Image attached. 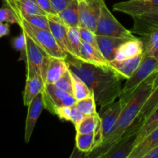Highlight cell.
<instances>
[{"label":"cell","mask_w":158,"mask_h":158,"mask_svg":"<svg viewBox=\"0 0 158 158\" xmlns=\"http://www.w3.org/2000/svg\"><path fill=\"white\" fill-rule=\"evenodd\" d=\"M158 86V70L153 74V89Z\"/></svg>","instance_id":"cell-43"},{"label":"cell","mask_w":158,"mask_h":158,"mask_svg":"<svg viewBox=\"0 0 158 158\" xmlns=\"http://www.w3.org/2000/svg\"><path fill=\"white\" fill-rule=\"evenodd\" d=\"M143 158H158V146L155 147L151 151H149Z\"/></svg>","instance_id":"cell-42"},{"label":"cell","mask_w":158,"mask_h":158,"mask_svg":"<svg viewBox=\"0 0 158 158\" xmlns=\"http://www.w3.org/2000/svg\"><path fill=\"white\" fill-rule=\"evenodd\" d=\"M10 32L9 24L6 23H0V38L8 35Z\"/></svg>","instance_id":"cell-41"},{"label":"cell","mask_w":158,"mask_h":158,"mask_svg":"<svg viewBox=\"0 0 158 158\" xmlns=\"http://www.w3.org/2000/svg\"><path fill=\"white\" fill-rule=\"evenodd\" d=\"M71 78H72L73 96L76 100H80L94 95L93 91L90 89L86 83L73 72H71Z\"/></svg>","instance_id":"cell-29"},{"label":"cell","mask_w":158,"mask_h":158,"mask_svg":"<svg viewBox=\"0 0 158 158\" xmlns=\"http://www.w3.org/2000/svg\"><path fill=\"white\" fill-rule=\"evenodd\" d=\"M136 134H130L110 148L102 158H128L134 147Z\"/></svg>","instance_id":"cell-19"},{"label":"cell","mask_w":158,"mask_h":158,"mask_svg":"<svg viewBox=\"0 0 158 158\" xmlns=\"http://www.w3.org/2000/svg\"><path fill=\"white\" fill-rule=\"evenodd\" d=\"M65 60L70 70L80 77L93 91L96 104L102 107L119 99L123 80L111 68L94 66L69 56H67Z\"/></svg>","instance_id":"cell-1"},{"label":"cell","mask_w":158,"mask_h":158,"mask_svg":"<svg viewBox=\"0 0 158 158\" xmlns=\"http://www.w3.org/2000/svg\"><path fill=\"white\" fill-rule=\"evenodd\" d=\"M18 1V0H4V2H16Z\"/></svg>","instance_id":"cell-44"},{"label":"cell","mask_w":158,"mask_h":158,"mask_svg":"<svg viewBox=\"0 0 158 158\" xmlns=\"http://www.w3.org/2000/svg\"><path fill=\"white\" fill-rule=\"evenodd\" d=\"M133 26L131 32L140 36L158 29V10L131 16Z\"/></svg>","instance_id":"cell-11"},{"label":"cell","mask_w":158,"mask_h":158,"mask_svg":"<svg viewBox=\"0 0 158 158\" xmlns=\"http://www.w3.org/2000/svg\"><path fill=\"white\" fill-rule=\"evenodd\" d=\"M143 53L141 55L135 56L133 58L128 59L123 61H112L109 62V67L119 76L122 80H127L131 77L132 74L134 73L139 66L140 63L143 59Z\"/></svg>","instance_id":"cell-15"},{"label":"cell","mask_w":158,"mask_h":158,"mask_svg":"<svg viewBox=\"0 0 158 158\" xmlns=\"http://www.w3.org/2000/svg\"><path fill=\"white\" fill-rule=\"evenodd\" d=\"M79 11V27L85 28L95 33L102 5L105 0H77Z\"/></svg>","instance_id":"cell-9"},{"label":"cell","mask_w":158,"mask_h":158,"mask_svg":"<svg viewBox=\"0 0 158 158\" xmlns=\"http://www.w3.org/2000/svg\"><path fill=\"white\" fill-rule=\"evenodd\" d=\"M53 9L56 13L61 12L71 4L74 0H50Z\"/></svg>","instance_id":"cell-39"},{"label":"cell","mask_w":158,"mask_h":158,"mask_svg":"<svg viewBox=\"0 0 158 158\" xmlns=\"http://www.w3.org/2000/svg\"><path fill=\"white\" fill-rule=\"evenodd\" d=\"M44 109L43 97L40 93L37 96L28 106L27 116L26 120V127H25V142L29 143L31 138L33 132L34 131L37 122L41 114L42 111Z\"/></svg>","instance_id":"cell-12"},{"label":"cell","mask_w":158,"mask_h":158,"mask_svg":"<svg viewBox=\"0 0 158 158\" xmlns=\"http://www.w3.org/2000/svg\"><path fill=\"white\" fill-rule=\"evenodd\" d=\"M153 89V75H152L136 89L133 97L122 108L112 132L88 155L89 157L102 158V156L110 148H112L114 145L122 140L125 131L129 128V127L137 118L143 105L150 95Z\"/></svg>","instance_id":"cell-2"},{"label":"cell","mask_w":158,"mask_h":158,"mask_svg":"<svg viewBox=\"0 0 158 158\" xmlns=\"http://www.w3.org/2000/svg\"><path fill=\"white\" fill-rule=\"evenodd\" d=\"M156 127H158V106L141 124L136 135L134 147L142 141L151 131L156 129Z\"/></svg>","instance_id":"cell-24"},{"label":"cell","mask_w":158,"mask_h":158,"mask_svg":"<svg viewBox=\"0 0 158 158\" xmlns=\"http://www.w3.org/2000/svg\"><path fill=\"white\" fill-rule=\"evenodd\" d=\"M113 10L130 16L158 10V0H128L114 4Z\"/></svg>","instance_id":"cell-10"},{"label":"cell","mask_w":158,"mask_h":158,"mask_svg":"<svg viewBox=\"0 0 158 158\" xmlns=\"http://www.w3.org/2000/svg\"><path fill=\"white\" fill-rule=\"evenodd\" d=\"M78 29L82 42L88 43V44L94 46V47L99 49L97 40H96V34L94 32H92V31L89 30L88 29H85V28L78 27Z\"/></svg>","instance_id":"cell-35"},{"label":"cell","mask_w":158,"mask_h":158,"mask_svg":"<svg viewBox=\"0 0 158 158\" xmlns=\"http://www.w3.org/2000/svg\"><path fill=\"white\" fill-rule=\"evenodd\" d=\"M68 69L66 60L59 58H49L46 73L45 83L54 84Z\"/></svg>","instance_id":"cell-20"},{"label":"cell","mask_w":158,"mask_h":158,"mask_svg":"<svg viewBox=\"0 0 158 158\" xmlns=\"http://www.w3.org/2000/svg\"><path fill=\"white\" fill-rule=\"evenodd\" d=\"M157 70L158 60L153 57L144 55L139 66L132 74L131 77L127 79L126 82L122 86V92L119 99L122 101L123 107L141 84Z\"/></svg>","instance_id":"cell-4"},{"label":"cell","mask_w":158,"mask_h":158,"mask_svg":"<svg viewBox=\"0 0 158 158\" xmlns=\"http://www.w3.org/2000/svg\"><path fill=\"white\" fill-rule=\"evenodd\" d=\"M44 80L40 76L26 77V86L23 93V104L28 106L32 100L43 90L44 87Z\"/></svg>","instance_id":"cell-22"},{"label":"cell","mask_w":158,"mask_h":158,"mask_svg":"<svg viewBox=\"0 0 158 158\" xmlns=\"http://www.w3.org/2000/svg\"><path fill=\"white\" fill-rule=\"evenodd\" d=\"M80 55L81 61L99 67H109V63L104 58L99 49L88 43L82 42L80 49Z\"/></svg>","instance_id":"cell-18"},{"label":"cell","mask_w":158,"mask_h":158,"mask_svg":"<svg viewBox=\"0 0 158 158\" xmlns=\"http://www.w3.org/2000/svg\"><path fill=\"white\" fill-rule=\"evenodd\" d=\"M158 146V127L150 133L143 140L132 150L128 158H143L155 147Z\"/></svg>","instance_id":"cell-21"},{"label":"cell","mask_w":158,"mask_h":158,"mask_svg":"<svg viewBox=\"0 0 158 158\" xmlns=\"http://www.w3.org/2000/svg\"><path fill=\"white\" fill-rule=\"evenodd\" d=\"M96 40L99 51L104 58L109 63L115 59L116 51L119 46L127 40L118 37L96 35Z\"/></svg>","instance_id":"cell-14"},{"label":"cell","mask_w":158,"mask_h":158,"mask_svg":"<svg viewBox=\"0 0 158 158\" xmlns=\"http://www.w3.org/2000/svg\"><path fill=\"white\" fill-rule=\"evenodd\" d=\"M11 43H12V48L15 49V50L20 51V52L23 51L26 49V34L23 32H22V33H20V35L12 39Z\"/></svg>","instance_id":"cell-36"},{"label":"cell","mask_w":158,"mask_h":158,"mask_svg":"<svg viewBox=\"0 0 158 158\" xmlns=\"http://www.w3.org/2000/svg\"><path fill=\"white\" fill-rule=\"evenodd\" d=\"M76 148L81 153L88 156L94 150V134H77L75 136Z\"/></svg>","instance_id":"cell-28"},{"label":"cell","mask_w":158,"mask_h":158,"mask_svg":"<svg viewBox=\"0 0 158 158\" xmlns=\"http://www.w3.org/2000/svg\"><path fill=\"white\" fill-rule=\"evenodd\" d=\"M75 105L78 108L79 110L81 111L85 115H91L97 113L96 102L94 95L84 98L82 100H77Z\"/></svg>","instance_id":"cell-32"},{"label":"cell","mask_w":158,"mask_h":158,"mask_svg":"<svg viewBox=\"0 0 158 158\" xmlns=\"http://www.w3.org/2000/svg\"><path fill=\"white\" fill-rule=\"evenodd\" d=\"M158 106V86H156V88L153 89L152 93L150 94V95L149 96V97L147 98V100H146V102L144 103V104L143 105L142 108H141L140 111L139 113V115H138L137 118L136 120H139L141 123V124L143 123V122L150 115V114L153 113V111L156 109Z\"/></svg>","instance_id":"cell-27"},{"label":"cell","mask_w":158,"mask_h":158,"mask_svg":"<svg viewBox=\"0 0 158 158\" xmlns=\"http://www.w3.org/2000/svg\"><path fill=\"white\" fill-rule=\"evenodd\" d=\"M65 26L66 27H79L78 3L74 0L69 6L54 15H47Z\"/></svg>","instance_id":"cell-17"},{"label":"cell","mask_w":158,"mask_h":158,"mask_svg":"<svg viewBox=\"0 0 158 158\" xmlns=\"http://www.w3.org/2000/svg\"><path fill=\"white\" fill-rule=\"evenodd\" d=\"M15 15L21 17L22 19H25L30 24L37 26V27L40 28V29H45V30L50 31L49 22H48L47 15H25V14L21 13L16 9H12Z\"/></svg>","instance_id":"cell-31"},{"label":"cell","mask_w":158,"mask_h":158,"mask_svg":"<svg viewBox=\"0 0 158 158\" xmlns=\"http://www.w3.org/2000/svg\"><path fill=\"white\" fill-rule=\"evenodd\" d=\"M96 35L118 37V38L132 40L136 37L133 32L125 29L112 14L105 2L102 5L99 19L95 29Z\"/></svg>","instance_id":"cell-6"},{"label":"cell","mask_w":158,"mask_h":158,"mask_svg":"<svg viewBox=\"0 0 158 158\" xmlns=\"http://www.w3.org/2000/svg\"><path fill=\"white\" fill-rule=\"evenodd\" d=\"M41 94L44 109L54 115L56 109L59 106H73L77 102V100L74 98V96L59 89L54 84L45 83Z\"/></svg>","instance_id":"cell-8"},{"label":"cell","mask_w":158,"mask_h":158,"mask_svg":"<svg viewBox=\"0 0 158 158\" xmlns=\"http://www.w3.org/2000/svg\"><path fill=\"white\" fill-rule=\"evenodd\" d=\"M54 86L59 89L73 95L72 88V78H71V71L68 68V70L64 73V75L58 80L54 83Z\"/></svg>","instance_id":"cell-33"},{"label":"cell","mask_w":158,"mask_h":158,"mask_svg":"<svg viewBox=\"0 0 158 158\" xmlns=\"http://www.w3.org/2000/svg\"><path fill=\"white\" fill-rule=\"evenodd\" d=\"M143 53V43L141 38L136 37V39L124 41L118 48L116 56L113 60L119 62L123 61L137 56Z\"/></svg>","instance_id":"cell-13"},{"label":"cell","mask_w":158,"mask_h":158,"mask_svg":"<svg viewBox=\"0 0 158 158\" xmlns=\"http://www.w3.org/2000/svg\"><path fill=\"white\" fill-rule=\"evenodd\" d=\"M85 116V115L81 111L79 110V109L76 106V105L71 106V116L70 121L74 124V127H76L80 123V122L83 120Z\"/></svg>","instance_id":"cell-38"},{"label":"cell","mask_w":158,"mask_h":158,"mask_svg":"<svg viewBox=\"0 0 158 158\" xmlns=\"http://www.w3.org/2000/svg\"><path fill=\"white\" fill-rule=\"evenodd\" d=\"M67 34H68L70 45L72 49L74 58L81 60V59L80 49L82 44V40L81 39L78 27H67Z\"/></svg>","instance_id":"cell-30"},{"label":"cell","mask_w":158,"mask_h":158,"mask_svg":"<svg viewBox=\"0 0 158 158\" xmlns=\"http://www.w3.org/2000/svg\"><path fill=\"white\" fill-rule=\"evenodd\" d=\"M143 43V54L158 60V29L140 36Z\"/></svg>","instance_id":"cell-26"},{"label":"cell","mask_w":158,"mask_h":158,"mask_svg":"<svg viewBox=\"0 0 158 158\" xmlns=\"http://www.w3.org/2000/svg\"><path fill=\"white\" fill-rule=\"evenodd\" d=\"M15 16L17 19V24L21 28L22 32L32 39L33 41L47 55L49 58L66 60L68 55L59 46L50 31L40 29L30 24L21 17L18 15Z\"/></svg>","instance_id":"cell-3"},{"label":"cell","mask_w":158,"mask_h":158,"mask_svg":"<svg viewBox=\"0 0 158 158\" xmlns=\"http://www.w3.org/2000/svg\"><path fill=\"white\" fill-rule=\"evenodd\" d=\"M54 115L57 116L60 120L65 121H70L71 116V106H62L57 108Z\"/></svg>","instance_id":"cell-37"},{"label":"cell","mask_w":158,"mask_h":158,"mask_svg":"<svg viewBox=\"0 0 158 158\" xmlns=\"http://www.w3.org/2000/svg\"><path fill=\"white\" fill-rule=\"evenodd\" d=\"M0 23L17 24V19L15 13L6 2L0 8Z\"/></svg>","instance_id":"cell-34"},{"label":"cell","mask_w":158,"mask_h":158,"mask_svg":"<svg viewBox=\"0 0 158 158\" xmlns=\"http://www.w3.org/2000/svg\"><path fill=\"white\" fill-rule=\"evenodd\" d=\"M48 22H49L50 31L54 35V39L57 43L60 46L62 49L67 53L69 56L74 57L72 49L70 45L69 40H68V34H67V27L64 26L60 22L57 21L54 19L48 16Z\"/></svg>","instance_id":"cell-16"},{"label":"cell","mask_w":158,"mask_h":158,"mask_svg":"<svg viewBox=\"0 0 158 158\" xmlns=\"http://www.w3.org/2000/svg\"><path fill=\"white\" fill-rule=\"evenodd\" d=\"M100 117L99 113H95L91 115H85L83 120L75 127L77 134H91L94 133V137L97 135L100 127Z\"/></svg>","instance_id":"cell-25"},{"label":"cell","mask_w":158,"mask_h":158,"mask_svg":"<svg viewBox=\"0 0 158 158\" xmlns=\"http://www.w3.org/2000/svg\"><path fill=\"white\" fill-rule=\"evenodd\" d=\"M26 49L20 52L19 60L25 61L26 65V77L40 76L45 80L49 57L27 35ZM45 82V81H44Z\"/></svg>","instance_id":"cell-5"},{"label":"cell","mask_w":158,"mask_h":158,"mask_svg":"<svg viewBox=\"0 0 158 158\" xmlns=\"http://www.w3.org/2000/svg\"><path fill=\"white\" fill-rule=\"evenodd\" d=\"M6 3L11 9H16L25 15H47V14L38 6L36 0H18L16 2Z\"/></svg>","instance_id":"cell-23"},{"label":"cell","mask_w":158,"mask_h":158,"mask_svg":"<svg viewBox=\"0 0 158 158\" xmlns=\"http://www.w3.org/2000/svg\"><path fill=\"white\" fill-rule=\"evenodd\" d=\"M36 2L38 4V6L47 15H54V14H57L55 12V11L54 10V9H53L50 0H36Z\"/></svg>","instance_id":"cell-40"},{"label":"cell","mask_w":158,"mask_h":158,"mask_svg":"<svg viewBox=\"0 0 158 158\" xmlns=\"http://www.w3.org/2000/svg\"><path fill=\"white\" fill-rule=\"evenodd\" d=\"M122 108L123 105L119 99L110 104L101 107L100 111L99 112L101 120L100 127L97 135L94 137V150L97 148L112 132Z\"/></svg>","instance_id":"cell-7"}]
</instances>
